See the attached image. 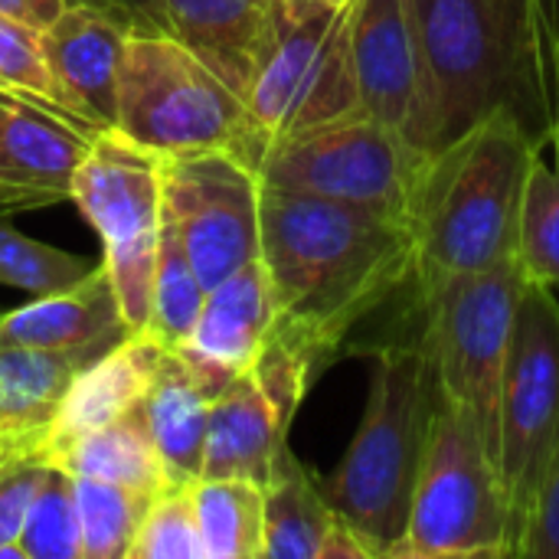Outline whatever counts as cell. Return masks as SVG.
I'll return each mask as SVG.
<instances>
[{"instance_id":"obj_1","label":"cell","mask_w":559,"mask_h":559,"mask_svg":"<svg viewBox=\"0 0 559 559\" xmlns=\"http://www.w3.org/2000/svg\"><path fill=\"white\" fill-rule=\"evenodd\" d=\"M259 226L275 298L269 341L314 380L367 318L419 282L413 226L373 210L262 187Z\"/></svg>"},{"instance_id":"obj_2","label":"cell","mask_w":559,"mask_h":559,"mask_svg":"<svg viewBox=\"0 0 559 559\" xmlns=\"http://www.w3.org/2000/svg\"><path fill=\"white\" fill-rule=\"evenodd\" d=\"M540 151L511 111H491L429 157L413 216L416 285L518 259L521 197Z\"/></svg>"},{"instance_id":"obj_3","label":"cell","mask_w":559,"mask_h":559,"mask_svg":"<svg viewBox=\"0 0 559 559\" xmlns=\"http://www.w3.org/2000/svg\"><path fill=\"white\" fill-rule=\"evenodd\" d=\"M442 383L423 337L373 350L367 409L341 465L321 478L334 514L370 559H390L403 540L426 459Z\"/></svg>"},{"instance_id":"obj_4","label":"cell","mask_w":559,"mask_h":559,"mask_svg":"<svg viewBox=\"0 0 559 559\" xmlns=\"http://www.w3.org/2000/svg\"><path fill=\"white\" fill-rule=\"evenodd\" d=\"M413 7L439 88L442 141L449 144L491 111H511L547 147L534 0H419Z\"/></svg>"},{"instance_id":"obj_5","label":"cell","mask_w":559,"mask_h":559,"mask_svg":"<svg viewBox=\"0 0 559 559\" xmlns=\"http://www.w3.org/2000/svg\"><path fill=\"white\" fill-rule=\"evenodd\" d=\"M111 128L157 157L229 151L255 164V134L242 95L167 33H128Z\"/></svg>"},{"instance_id":"obj_6","label":"cell","mask_w":559,"mask_h":559,"mask_svg":"<svg viewBox=\"0 0 559 559\" xmlns=\"http://www.w3.org/2000/svg\"><path fill=\"white\" fill-rule=\"evenodd\" d=\"M390 559H518L511 501L468 406L439 396L409 521Z\"/></svg>"},{"instance_id":"obj_7","label":"cell","mask_w":559,"mask_h":559,"mask_svg":"<svg viewBox=\"0 0 559 559\" xmlns=\"http://www.w3.org/2000/svg\"><path fill=\"white\" fill-rule=\"evenodd\" d=\"M354 7L357 0L288 10L269 0L262 43L242 95L255 134V160L275 141L364 111L350 52Z\"/></svg>"},{"instance_id":"obj_8","label":"cell","mask_w":559,"mask_h":559,"mask_svg":"<svg viewBox=\"0 0 559 559\" xmlns=\"http://www.w3.org/2000/svg\"><path fill=\"white\" fill-rule=\"evenodd\" d=\"M524 285L518 259L419 285L426 311L419 337L442 390L468 406L495 462L501 459V383Z\"/></svg>"},{"instance_id":"obj_9","label":"cell","mask_w":559,"mask_h":559,"mask_svg":"<svg viewBox=\"0 0 559 559\" xmlns=\"http://www.w3.org/2000/svg\"><path fill=\"white\" fill-rule=\"evenodd\" d=\"M429 157L360 111L269 144L255 174L262 187L364 206L413 226Z\"/></svg>"},{"instance_id":"obj_10","label":"cell","mask_w":559,"mask_h":559,"mask_svg":"<svg viewBox=\"0 0 559 559\" xmlns=\"http://www.w3.org/2000/svg\"><path fill=\"white\" fill-rule=\"evenodd\" d=\"M102 239L121 321L138 334L147 321L164 223V164L118 128H102L75 170L72 197Z\"/></svg>"},{"instance_id":"obj_11","label":"cell","mask_w":559,"mask_h":559,"mask_svg":"<svg viewBox=\"0 0 559 559\" xmlns=\"http://www.w3.org/2000/svg\"><path fill=\"white\" fill-rule=\"evenodd\" d=\"M559 449V298L527 282L501 383V481L514 514L518 559Z\"/></svg>"},{"instance_id":"obj_12","label":"cell","mask_w":559,"mask_h":559,"mask_svg":"<svg viewBox=\"0 0 559 559\" xmlns=\"http://www.w3.org/2000/svg\"><path fill=\"white\" fill-rule=\"evenodd\" d=\"M164 210L203 288H216L262 255V180L229 151L160 157Z\"/></svg>"},{"instance_id":"obj_13","label":"cell","mask_w":559,"mask_h":559,"mask_svg":"<svg viewBox=\"0 0 559 559\" xmlns=\"http://www.w3.org/2000/svg\"><path fill=\"white\" fill-rule=\"evenodd\" d=\"M350 52L364 115L436 154L445 144L442 105L413 0H357Z\"/></svg>"},{"instance_id":"obj_14","label":"cell","mask_w":559,"mask_h":559,"mask_svg":"<svg viewBox=\"0 0 559 559\" xmlns=\"http://www.w3.org/2000/svg\"><path fill=\"white\" fill-rule=\"evenodd\" d=\"M92 134L69 115L0 88V210L16 213L69 200Z\"/></svg>"},{"instance_id":"obj_15","label":"cell","mask_w":559,"mask_h":559,"mask_svg":"<svg viewBox=\"0 0 559 559\" xmlns=\"http://www.w3.org/2000/svg\"><path fill=\"white\" fill-rule=\"evenodd\" d=\"M131 26L95 0H69L59 16L39 29L43 56L72 115L92 128L115 124L118 66Z\"/></svg>"},{"instance_id":"obj_16","label":"cell","mask_w":559,"mask_h":559,"mask_svg":"<svg viewBox=\"0 0 559 559\" xmlns=\"http://www.w3.org/2000/svg\"><path fill=\"white\" fill-rule=\"evenodd\" d=\"M128 26L180 39L236 95H246L269 0H128Z\"/></svg>"},{"instance_id":"obj_17","label":"cell","mask_w":559,"mask_h":559,"mask_svg":"<svg viewBox=\"0 0 559 559\" xmlns=\"http://www.w3.org/2000/svg\"><path fill=\"white\" fill-rule=\"evenodd\" d=\"M128 334L102 262L62 292L36 295L13 311H0V344L7 347L102 357Z\"/></svg>"},{"instance_id":"obj_18","label":"cell","mask_w":559,"mask_h":559,"mask_svg":"<svg viewBox=\"0 0 559 559\" xmlns=\"http://www.w3.org/2000/svg\"><path fill=\"white\" fill-rule=\"evenodd\" d=\"M272 324L275 298L259 255L206 292L197 324L187 344L177 350L219 383H229L236 373H246L255 364L272 334Z\"/></svg>"},{"instance_id":"obj_19","label":"cell","mask_w":559,"mask_h":559,"mask_svg":"<svg viewBox=\"0 0 559 559\" xmlns=\"http://www.w3.org/2000/svg\"><path fill=\"white\" fill-rule=\"evenodd\" d=\"M288 429L292 419L255 373H236L213 400L200 478H249L265 488L288 452Z\"/></svg>"},{"instance_id":"obj_20","label":"cell","mask_w":559,"mask_h":559,"mask_svg":"<svg viewBox=\"0 0 559 559\" xmlns=\"http://www.w3.org/2000/svg\"><path fill=\"white\" fill-rule=\"evenodd\" d=\"M160 354H164V347L138 331V334H128L124 341H118L111 350H105L92 364H85L72 377V383H69L66 396L59 400L52 423L46 429L49 462L72 439H79L92 429H102V426L121 419L124 413H131L134 406H141V400L154 380Z\"/></svg>"},{"instance_id":"obj_21","label":"cell","mask_w":559,"mask_h":559,"mask_svg":"<svg viewBox=\"0 0 559 559\" xmlns=\"http://www.w3.org/2000/svg\"><path fill=\"white\" fill-rule=\"evenodd\" d=\"M223 386L226 383L210 377L180 350L160 354L141 409L170 488H190L193 481H200L206 423L213 400Z\"/></svg>"},{"instance_id":"obj_22","label":"cell","mask_w":559,"mask_h":559,"mask_svg":"<svg viewBox=\"0 0 559 559\" xmlns=\"http://www.w3.org/2000/svg\"><path fill=\"white\" fill-rule=\"evenodd\" d=\"M265 491L262 559H321L337 527V514L321 478L305 468L292 449L282 455Z\"/></svg>"},{"instance_id":"obj_23","label":"cell","mask_w":559,"mask_h":559,"mask_svg":"<svg viewBox=\"0 0 559 559\" xmlns=\"http://www.w3.org/2000/svg\"><path fill=\"white\" fill-rule=\"evenodd\" d=\"M52 465L72 478L111 481V485H124L134 491H147V495L170 488L141 406L62 445L52 455Z\"/></svg>"},{"instance_id":"obj_24","label":"cell","mask_w":559,"mask_h":559,"mask_svg":"<svg viewBox=\"0 0 559 559\" xmlns=\"http://www.w3.org/2000/svg\"><path fill=\"white\" fill-rule=\"evenodd\" d=\"M92 360L85 354L0 344V432L46 436L72 377Z\"/></svg>"},{"instance_id":"obj_25","label":"cell","mask_w":559,"mask_h":559,"mask_svg":"<svg viewBox=\"0 0 559 559\" xmlns=\"http://www.w3.org/2000/svg\"><path fill=\"white\" fill-rule=\"evenodd\" d=\"M206 559H262L265 491L249 478H200L190 485Z\"/></svg>"},{"instance_id":"obj_26","label":"cell","mask_w":559,"mask_h":559,"mask_svg":"<svg viewBox=\"0 0 559 559\" xmlns=\"http://www.w3.org/2000/svg\"><path fill=\"white\" fill-rule=\"evenodd\" d=\"M206 288L197 278L190 255L164 210L160 223V246H157V265H154V285H151V308L141 334L157 341L164 350H177L187 344L197 314L203 308Z\"/></svg>"},{"instance_id":"obj_27","label":"cell","mask_w":559,"mask_h":559,"mask_svg":"<svg viewBox=\"0 0 559 559\" xmlns=\"http://www.w3.org/2000/svg\"><path fill=\"white\" fill-rule=\"evenodd\" d=\"M72 498L82 531V559H128L154 495L111 481L72 478Z\"/></svg>"},{"instance_id":"obj_28","label":"cell","mask_w":559,"mask_h":559,"mask_svg":"<svg viewBox=\"0 0 559 559\" xmlns=\"http://www.w3.org/2000/svg\"><path fill=\"white\" fill-rule=\"evenodd\" d=\"M518 262L527 282L559 288V167L534 157L518 216Z\"/></svg>"},{"instance_id":"obj_29","label":"cell","mask_w":559,"mask_h":559,"mask_svg":"<svg viewBox=\"0 0 559 559\" xmlns=\"http://www.w3.org/2000/svg\"><path fill=\"white\" fill-rule=\"evenodd\" d=\"M92 265L95 262L85 255H72L66 249L23 236L10 223V213L0 210V285L29 292L33 298L52 295L85 278Z\"/></svg>"},{"instance_id":"obj_30","label":"cell","mask_w":559,"mask_h":559,"mask_svg":"<svg viewBox=\"0 0 559 559\" xmlns=\"http://www.w3.org/2000/svg\"><path fill=\"white\" fill-rule=\"evenodd\" d=\"M20 544L29 559H82V531L72 498V478L62 468H49L39 485L26 521L20 527Z\"/></svg>"},{"instance_id":"obj_31","label":"cell","mask_w":559,"mask_h":559,"mask_svg":"<svg viewBox=\"0 0 559 559\" xmlns=\"http://www.w3.org/2000/svg\"><path fill=\"white\" fill-rule=\"evenodd\" d=\"M0 88L26 95L33 102H43V105L69 115L72 121H79L72 115L62 88L56 85V79L49 72V62L43 56L39 29L26 26L23 20H16L10 13H0Z\"/></svg>"},{"instance_id":"obj_32","label":"cell","mask_w":559,"mask_h":559,"mask_svg":"<svg viewBox=\"0 0 559 559\" xmlns=\"http://www.w3.org/2000/svg\"><path fill=\"white\" fill-rule=\"evenodd\" d=\"M128 559H206L190 488H164L151 498Z\"/></svg>"},{"instance_id":"obj_33","label":"cell","mask_w":559,"mask_h":559,"mask_svg":"<svg viewBox=\"0 0 559 559\" xmlns=\"http://www.w3.org/2000/svg\"><path fill=\"white\" fill-rule=\"evenodd\" d=\"M534 26H537V59H540V85L547 105V131L557 151L559 167V0H534Z\"/></svg>"},{"instance_id":"obj_34","label":"cell","mask_w":559,"mask_h":559,"mask_svg":"<svg viewBox=\"0 0 559 559\" xmlns=\"http://www.w3.org/2000/svg\"><path fill=\"white\" fill-rule=\"evenodd\" d=\"M521 559H559V449L527 537L521 544Z\"/></svg>"},{"instance_id":"obj_35","label":"cell","mask_w":559,"mask_h":559,"mask_svg":"<svg viewBox=\"0 0 559 559\" xmlns=\"http://www.w3.org/2000/svg\"><path fill=\"white\" fill-rule=\"evenodd\" d=\"M69 0H0V13H10V16L23 20L26 26L43 29L59 16V10Z\"/></svg>"},{"instance_id":"obj_36","label":"cell","mask_w":559,"mask_h":559,"mask_svg":"<svg viewBox=\"0 0 559 559\" xmlns=\"http://www.w3.org/2000/svg\"><path fill=\"white\" fill-rule=\"evenodd\" d=\"M278 3H285L288 10H318V7H341L347 0H278Z\"/></svg>"},{"instance_id":"obj_37","label":"cell","mask_w":559,"mask_h":559,"mask_svg":"<svg viewBox=\"0 0 559 559\" xmlns=\"http://www.w3.org/2000/svg\"><path fill=\"white\" fill-rule=\"evenodd\" d=\"M95 3H102V7H108V10H115V0H95Z\"/></svg>"},{"instance_id":"obj_38","label":"cell","mask_w":559,"mask_h":559,"mask_svg":"<svg viewBox=\"0 0 559 559\" xmlns=\"http://www.w3.org/2000/svg\"><path fill=\"white\" fill-rule=\"evenodd\" d=\"M413 3H419V0H413Z\"/></svg>"}]
</instances>
